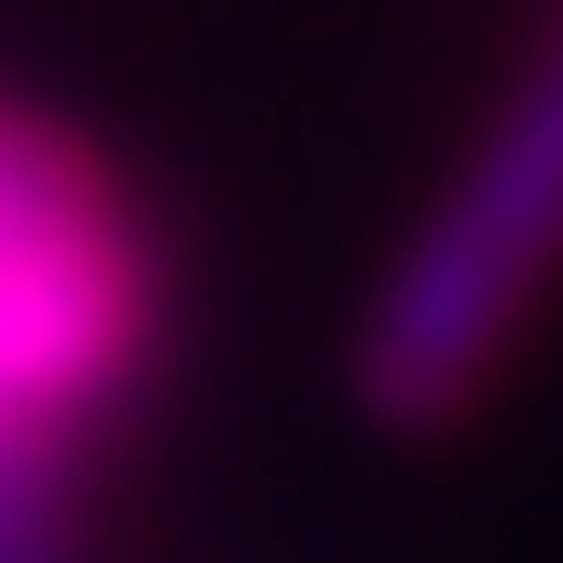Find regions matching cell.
<instances>
[{"mask_svg":"<svg viewBox=\"0 0 563 563\" xmlns=\"http://www.w3.org/2000/svg\"><path fill=\"white\" fill-rule=\"evenodd\" d=\"M163 363V239L63 113L0 88V563H88V476Z\"/></svg>","mask_w":563,"mask_h":563,"instance_id":"obj_1","label":"cell"},{"mask_svg":"<svg viewBox=\"0 0 563 563\" xmlns=\"http://www.w3.org/2000/svg\"><path fill=\"white\" fill-rule=\"evenodd\" d=\"M563 276V38L514 76L488 139L451 163L439 213L401 239L376 301L351 325V401L388 439H439L488 401L526 313Z\"/></svg>","mask_w":563,"mask_h":563,"instance_id":"obj_2","label":"cell"}]
</instances>
